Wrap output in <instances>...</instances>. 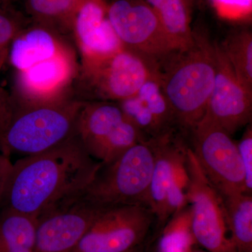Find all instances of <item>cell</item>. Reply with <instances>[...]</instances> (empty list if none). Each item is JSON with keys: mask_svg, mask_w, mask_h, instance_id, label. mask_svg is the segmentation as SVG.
<instances>
[{"mask_svg": "<svg viewBox=\"0 0 252 252\" xmlns=\"http://www.w3.org/2000/svg\"><path fill=\"white\" fill-rule=\"evenodd\" d=\"M190 252H209L207 251H203V250H197V249L193 248Z\"/></svg>", "mask_w": 252, "mask_h": 252, "instance_id": "f546056e", "label": "cell"}, {"mask_svg": "<svg viewBox=\"0 0 252 252\" xmlns=\"http://www.w3.org/2000/svg\"><path fill=\"white\" fill-rule=\"evenodd\" d=\"M100 207L67 201L38 217L33 252H74Z\"/></svg>", "mask_w": 252, "mask_h": 252, "instance_id": "5bb4252c", "label": "cell"}, {"mask_svg": "<svg viewBox=\"0 0 252 252\" xmlns=\"http://www.w3.org/2000/svg\"><path fill=\"white\" fill-rule=\"evenodd\" d=\"M155 157V140L139 142L115 160L100 162L89 185L69 201L84 202L100 208L123 205L149 207Z\"/></svg>", "mask_w": 252, "mask_h": 252, "instance_id": "277c9868", "label": "cell"}, {"mask_svg": "<svg viewBox=\"0 0 252 252\" xmlns=\"http://www.w3.org/2000/svg\"><path fill=\"white\" fill-rule=\"evenodd\" d=\"M77 135L91 157L107 163L144 141L118 102H84L77 124Z\"/></svg>", "mask_w": 252, "mask_h": 252, "instance_id": "52a82bcc", "label": "cell"}, {"mask_svg": "<svg viewBox=\"0 0 252 252\" xmlns=\"http://www.w3.org/2000/svg\"><path fill=\"white\" fill-rule=\"evenodd\" d=\"M84 102L74 97L46 103L17 106L6 126L0 152L23 157L46 152L77 134Z\"/></svg>", "mask_w": 252, "mask_h": 252, "instance_id": "3957f363", "label": "cell"}, {"mask_svg": "<svg viewBox=\"0 0 252 252\" xmlns=\"http://www.w3.org/2000/svg\"><path fill=\"white\" fill-rule=\"evenodd\" d=\"M31 22V18L9 7L8 2L0 4V71L7 63L11 43Z\"/></svg>", "mask_w": 252, "mask_h": 252, "instance_id": "cb8c5ba5", "label": "cell"}, {"mask_svg": "<svg viewBox=\"0 0 252 252\" xmlns=\"http://www.w3.org/2000/svg\"><path fill=\"white\" fill-rule=\"evenodd\" d=\"M142 248H143V246L142 245L140 246L137 247V248L131 249V250L124 252H143V249Z\"/></svg>", "mask_w": 252, "mask_h": 252, "instance_id": "f1b7e54d", "label": "cell"}, {"mask_svg": "<svg viewBox=\"0 0 252 252\" xmlns=\"http://www.w3.org/2000/svg\"><path fill=\"white\" fill-rule=\"evenodd\" d=\"M157 74V63L125 48L104 59L81 61L72 94L81 102H119Z\"/></svg>", "mask_w": 252, "mask_h": 252, "instance_id": "5b68a950", "label": "cell"}, {"mask_svg": "<svg viewBox=\"0 0 252 252\" xmlns=\"http://www.w3.org/2000/svg\"><path fill=\"white\" fill-rule=\"evenodd\" d=\"M71 35L81 61L104 59L125 49L109 21L106 0H81Z\"/></svg>", "mask_w": 252, "mask_h": 252, "instance_id": "9a60e30c", "label": "cell"}, {"mask_svg": "<svg viewBox=\"0 0 252 252\" xmlns=\"http://www.w3.org/2000/svg\"><path fill=\"white\" fill-rule=\"evenodd\" d=\"M2 3H5V2H1V1H0V4H2Z\"/></svg>", "mask_w": 252, "mask_h": 252, "instance_id": "d6a6232c", "label": "cell"}, {"mask_svg": "<svg viewBox=\"0 0 252 252\" xmlns=\"http://www.w3.org/2000/svg\"><path fill=\"white\" fill-rule=\"evenodd\" d=\"M154 10L162 28L177 49L191 45V0H145Z\"/></svg>", "mask_w": 252, "mask_h": 252, "instance_id": "ac0fdd59", "label": "cell"}, {"mask_svg": "<svg viewBox=\"0 0 252 252\" xmlns=\"http://www.w3.org/2000/svg\"><path fill=\"white\" fill-rule=\"evenodd\" d=\"M188 136L204 174L222 198L246 193L245 170L231 135L203 118Z\"/></svg>", "mask_w": 252, "mask_h": 252, "instance_id": "ba28073f", "label": "cell"}, {"mask_svg": "<svg viewBox=\"0 0 252 252\" xmlns=\"http://www.w3.org/2000/svg\"><path fill=\"white\" fill-rule=\"evenodd\" d=\"M239 154L241 158L245 174L246 194L252 193V124L247 126L246 130L241 139L237 143Z\"/></svg>", "mask_w": 252, "mask_h": 252, "instance_id": "484cf974", "label": "cell"}, {"mask_svg": "<svg viewBox=\"0 0 252 252\" xmlns=\"http://www.w3.org/2000/svg\"><path fill=\"white\" fill-rule=\"evenodd\" d=\"M12 165L10 158L0 152V208L2 203L3 194H4L6 179Z\"/></svg>", "mask_w": 252, "mask_h": 252, "instance_id": "83f0119b", "label": "cell"}, {"mask_svg": "<svg viewBox=\"0 0 252 252\" xmlns=\"http://www.w3.org/2000/svg\"><path fill=\"white\" fill-rule=\"evenodd\" d=\"M14 109V104L11 94L0 86V142Z\"/></svg>", "mask_w": 252, "mask_h": 252, "instance_id": "4316f807", "label": "cell"}, {"mask_svg": "<svg viewBox=\"0 0 252 252\" xmlns=\"http://www.w3.org/2000/svg\"><path fill=\"white\" fill-rule=\"evenodd\" d=\"M186 166L190 225L196 244L209 252H237L228 234L223 199L204 174L190 144Z\"/></svg>", "mask_w": 252, "mask_h": 252, "instance_id": "9c48e42d", "label": "cell"}, {"mask_svg": "<svg viewBox=\"0 0 252 252\" xmlns=\"http://www.w3.org/2000/svg\"><path fill=\"white\" fill-rule=\"evenodd\" d=\"M79 66L72 45L51 59L16 72L14 91L11 94L14 104H42L74 97L72 87Z\"/></svg>", "mask_w": 252, "mask_h": 252, "instance_id": "7c38bea8", "label": "cell"}, {"mask_svg": "<svg viewBox=\"0 0 252 252\" xmlns=\"http://www.w3.org/2000/svg\"><path fill=\"white\" fill-rule=\"evenodd\" d=\"M99 165L77 134L46 152L24 157L12 162L1 208L39 217L82 193Z\"/></svg>", "mask_w": 252, "mask_h": 252, "instance_id": "6da1fadb", "label": "cell"}, {"mask_svg": "<svg viewBox=\"0 0 252 252\" xmlns=\"http://www.w3.org/2000/svg\"><path fill=\"white\" fill-rule=\"evenodd\" d=\"M118 103L146 140L180 130L175 113L162 94L158 74L146 81L135 95Z\"/></svg>", "mask_w": 252, "mask_h": 252, "instance_id": "2e32d148", "label": "cell"}, {"mask_svg": "<svg viewBox=\"0 0 252 252\" xmlns=\"http://www.w3.org/2000/svg\"><path fill=\"white\" fill-rule=\"evenodd\" d=\"M184 208L160 230L158 252H190L196 244L190 225V207Z\"/></svg>", "mask_w": 252, "mask_h": 252, "instance_id": "603a6c76", "label": "cell"}, {"mask_svg": "<svg viewBox=\"0 0 252 252\" xmlns=\"http://www.w3.org/2000/svg\"><path fill=\"white\" fill-rule=\"evenodd\" d=\"M107 3L109 21L126 49L156 63L180 50L145 0H111Z\"/></svg>", "mask_w": 252, "mask_h": 252, "instance_id": "8fae6325", "label": "cell"}, {"mask_svg": "<svg viewBox=\"0 0 252 252\" xmlns=\"http://www.w3.org/2000/svg\"><path fill=\"white\" fill-rule=\"evenodd\" d=\"M72 44L67 36L42 25L31 22L18 33L10 46L7 62L21 72L54 57Z\"/></svg>", "mask_w": 252, "mask_h": 252, "instance_id": "e0dca14e", "label": "cell"}, {"mask_svg": "<svg viewBox=\"0 0 252 252\" xmlns=\"http://www.w3.org/2000/svg\"><path fill=\"white\" fill-rule=\"evenodd\" d=\"M154 221L148 207L102 208L74 252H124L137 248L143 244Z\"/></svg>", "mask_w": 252, "mask_h": 252, "instance_id": "30bf717a", "label": "cell"}, {"mask_svg": "<svg viewBox=\"0 0 252 252\" xmlns=\"http://www.w3.org/2000/svg\"><path fill=\"white\" fill-rule=\"evenodd\" d=\"M222 199L230 241L237 252H252V195L238 194Z\"/></svg>", "mask_w": 252, "mask_h": 252, "instance_id": "ffe728a7", "label": "cell"}, {"mask_svg": "<svg viewBox=\"0 0 252 252\" xmlns=\"http://www.w3.org/2000/svg\"><path fill=\"white\" fill-rule=\"evenodd\" d=\"M242 85L252 93V34L246 29L232 31L220 44Z\"/></svg>", "mask_w": 252, "mask_h": 252, "instance_id": "7402d4cb", "label": "cell"}, {"mask_svg": "<svg viewBox=\"0 0 252 252\" xmlns=\"http://www.w3.org/2000/svg\"><path fill=\"white\" fill-rule=\"evenodd\" d=\"M81 0H25L32 22L71 35L73 18Z\"/></svg>", "mask_w": 252, "mask_h": 252, "instance_id": "44dd1931", "label": "cell"}, {"mask_svg": "<svg viewBox=\"0 0 252 252\" xmlns=\"http://www.w3.org/2000/svg\"><path fill=\"white\" fill-rule=\"evenodd\" d=\"M220 17L238 20L252 14V0H211Z\"/></svg>", "mask_w": 252, "mask_h": 252, "instance_id": "d4e9b609", "label": "cell"}, {"mask_svg": "<svg viewBox=\"0 0 252 252\" xmlns=\"http://www.w3.org/2000/svg\"><path fill=\"white\" fill-rule=\"evenodd\" d=\"M215 44L216 76L203 118L215 123L233 136L242 127L251 124L252 93L239 81L220 44L216 42Z\"/></svg>", "mask_w": 252, "mask_h": 252, "instance_id": "4fadbf2b", "label": "cell"}, {"mask_svg": "<svg viewBox=\"0 0 252 252\" xmlns=\"http://www.w3.org/2000/svg\"><path fill=\"white\" fill-rule=\"evenodd\" d=\"M38 217L0 208V252H33Z\"/></svg>", "mask_w": 252, "mask_h": 252, "instance_id": "d6986e66", "label": "cell"}, {"mask_svg": "<svg viewBox=\"0 0 252 252\" xmlns=\"http://www.w3.org/2000/svg\"><path fill=\"white\" fill-rule=\"evenodd\" d=\"M187 137L181 131L176 130L155 140L156 157L149 187V207L155 219L158 233L188 203Z\"/></svg>", "mask_w": 252, "mask_h": 252, "instance_id": "8992f818", "label": "cell"}, {"mask_svg": "<svg viewBox=\"0 0 252 252\" xmlns=\"http://www.w3.org/2000/svg\"><path fill=\"white\" fill-rule=\"evenodd\" d=\"M192 1V2H193V1H199V0H191Z\"/></svg>", "mask_w": 252, "mask_h": 252, "instance_id": "1f68e13d", "label": "cell"}, {"mask_svg": "<svg viewBox=\"0 0 252 252\" xmlns=\"http://www.w3.org/2000/svg\"><path fill=\"white\" fill-rule=\"evenodd\" d=\"M162 94L177 118L182 133L188 136L204 117L217 72L215 42L204 31L193 29V41L157 63Z\"/></svg>", "mask_w": 252, "mask_h": 252, "instance_id": "7a4b0ae2", "label": "cell"}, {"mask_svg": "<svg viewBox=\"0 0 252 252\" xmlns=\"http://www.w3.org/2000/svg\"><path fill=\"white\" fill-rule=\"evenodd\" d=\"M1 2H8V0H0Z\"/></svg>", "mask_w": 252, "mask_h": 252, "instance_id": "4dcf8cb0", "label": "cell"}]
</instances>
